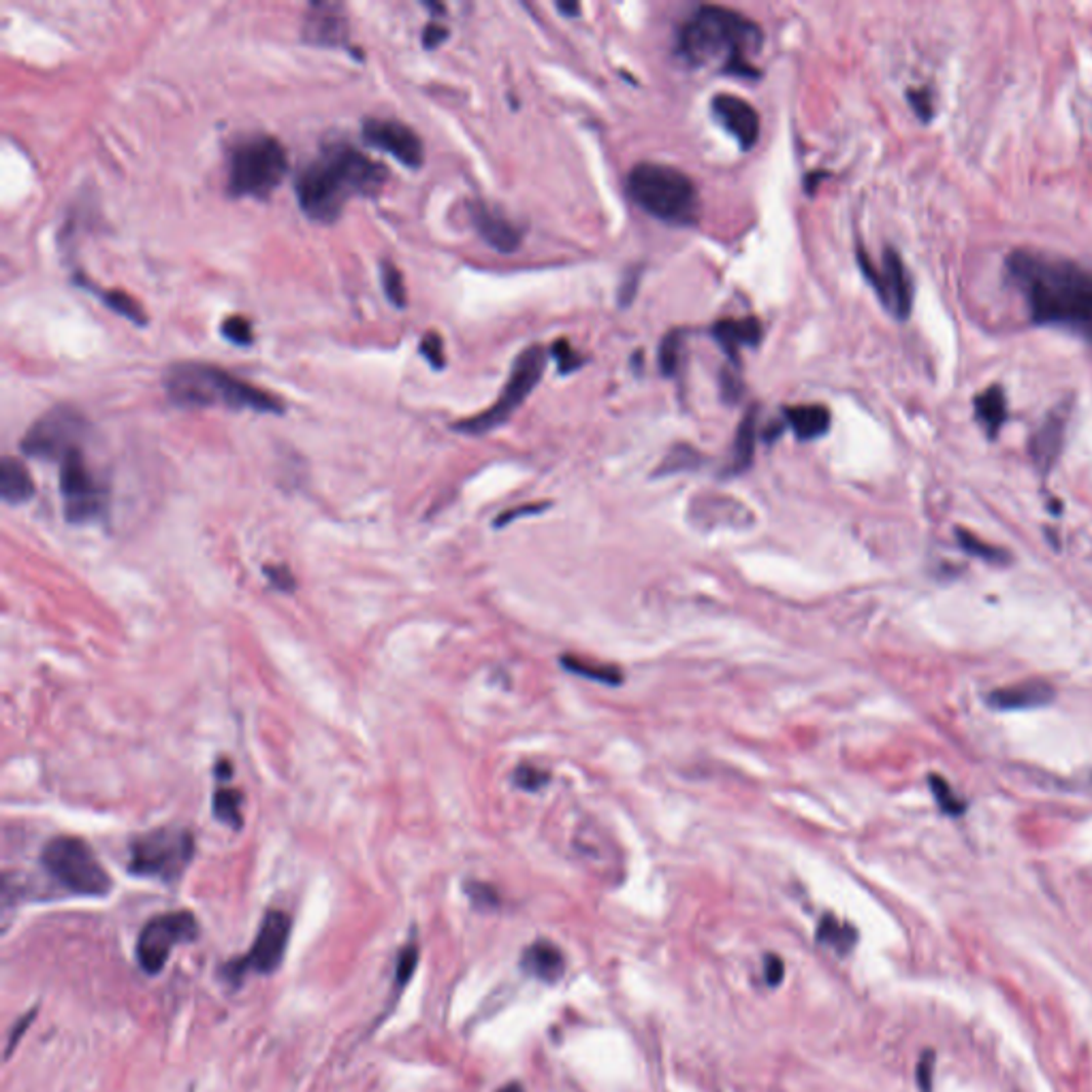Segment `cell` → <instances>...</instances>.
<instances>
[{"mask_svg": "<svg viewBox=\"0 0 1092 1092\" xmlns=\"http://www.w3.org/2000/svg\"><path fill=\"white\" fill-rule=\"evenodd\" d=\"M1005 265L1037 325L1067 329L1092 342V269L1028 248L1013 250Z\"/></svg>", "mask_w": 1092, "mask_h": 1092, "instance_id": "1", "label": "cell"}, {"mask_svg": "<svg viewBox=\"0 0 1092 1092\" xmlns=\"http://www.w3.org/2000/svg\"><path fill=\"white\" fill-rule=\"evenodd\" d=\"M388 179V169L354 145L337 141L325 145L295 177L301 212L319 224H333L354 197H376Z\"/></svg>", "mask_w": 1092, "mask_h": 1092, "instance_id": "2", "label": "cell"}, {"mask_svg": "<svg viewBox=\"0 0 1092 1092\" xmlns=\"http://www.w3.org/2000/svg\"><path fill=\"white\" fill-rule=\"evenodd\" d=\"M762 39L760 26L747 15L717 5H705L683 24L679 33V54L691 67L719 62L725 73L756 80L760 71L749 62V56L758 54Z\"/></svg>", "mask_w": 1092, "mask_h": 1092, "instance_id": "3", "label": "cell"}, {"mask_svg": "<svg viewBox=\"0 0 1092 1092\" xmlns=\"http://www.w3.org/2000/svg\"><path fill=\"white\" fill-rule=\"evenodd\" d=\"M163 386L167 397L179 408L224 406L265 414L284 412V404L276 395L207 363H173L165 370Z\"/></svg>", "mask_w": 1092, "mask_h": 1092, "instance_id": "4", "label": "cell"}, {"mask_svg": "<svg viewBox=\"0 0 1092 1092\" xmlns=\"http://www.w3.org/2000/svg\"><path fill=\"white\" fill-rule=\"evenodd\" d=\"M628 195L642 212L666 224L691 226L700 216L694 179L677 167L640 163L628 175Z\"/></svg>", "mask_w": 1092, "mask_h": 1092, "instance_id": "5", "label": "cell"}, {"mask_svg": "<svg viewBox=\"0 0 1092 1092\" xmlns=\"http://www.w3.org/2000/svg\"><path fill=\"white\" fill-rule=\"evenodd\" d=\"M226 171L230 197L267 199L289 173V154L274 135H244L228 150Z\"/></svg>", "mask_w": 1092, "mask_h": 1092, "instance_id": "6", "label": "cell"}, {"mask_svg": "<svg viewBox=\"0 0 1092 1092\" xmlns=\"http://www.w3.org/2000/svg\"><path fill=\"white\" fill-rule=\"evenodd\" d=\"M47 875L77 896L100 898L112 892V877L98 863L92 847L77 837L51 839L41 851Z\"/></svg>", "mask_w": 1092, "mask_h": 1092, "instance_id": "7", "label": "cell"}, {"mask_svg": "<svg viewBox=\"0 0 1092 1092\" xmlns=\"http://www.w3.org/2000/svg\"><path fill=\"white\" fill-rule=\"evenodd\" d=\"M195 855V837L186 828H156L137 837L131 845L128 871L173 883L186 873Z\"/></svg>", "mask_w": 1092, "mask_h": 1092, "instance_id": "8", "label": "cell"}, {"mask_svg": "<svg viewBox=\"0 0 1092 1092\" xmlns=\"http://www.w3.org/2000/svg\"><path fill=\"white\" fill-rule=\"evenodd\" d=\"M546 368V350L540 344L528 346L521 354L514 359V366L510 372V378L506 386L502 388L500 400L493 404L489 410L470 416V419L459 421L453 425L455 431L467 433V435H482L493 429L504 425L514 410L521 406L530 393L536 388V384L542 380Z\"/></svg>", "mask_w": 1092, "mask_h": 1092, "instance_id": "9", "label": "cell"}, {"mask_svg": "<svg viewBox=\"0 0 1092 1092\" xmlns=\"http://www.w3.org/2000/svg\"><path fill=\"white\" fill-rule=\"evenodd\" d=\"M60 496L69 523L100 521L108 514V489L92 474L82 447L69 451L60 461Z\"/></svg>", "mask_w": 1092, "mask_h": 1092, "instance_id": "10", "label": "cell"}, {"mask_svg": "<svg viewBox=\"0 0 1092 1092\" xmlns=\"http://www.w3.org/2000/svg\"><path fill=\"white\" fill-rule=\"evenodd\" d=\"M291 928H293L291 916L278 912V909H271V912L265 914L252 948L242 958L226 962L222 975L238 985L244 981L248 973H261V975L274 973L282 965L286 948H289Z\"/></svg>", "mask_w": 1092, "mask_h": 1092, "instance_id": "11", "label": "cell"}, {"mask_svg": "<svg viewBox=\"0 0 1092 1092\" xmlns=\"http://www.w3.org/2000/svg\"><path fill=\"white\" fill-rule=\"evenodd\" d=\"M86 419L67 406L45 412L22 439V453L29 457L60 461L69 451L80 447L86 435Z\"/></svg>", "mask_w": 1092, "mask_h": 1092, "instance_id": "12", "label": "cell"}, {"mask_svg": "<svg viewBox=\"0 0 1092 1092\" xmlns=\"http://www.w3.org/2000/svg\"><path fill=\"white\" fill-rule=\"evenodd\" d=\"M199 937V922L193 912H171L152 918L139 932L137 958L148 975H159L179 943Z\"/></svg>", "mask_w": 1092, "mask_h": 1092, "instance_id": "13", "label": "cell"}, {"mask_svg": "<svg viewBox=\"0 0 1092 1092\" xmlns=\"http://www.w3.org/2000/svg\"><path fill=\"white\" fill-rule=\"evenodd\" d=\"M857 263H860L865 278L871 282L881 303L890 309V314L898 321H907L914 305V284L900 254L894 248H886L881 267H877L869 254L863 248H857Z\"/></svg>", "mask_w": 1092, "mask_h": 1092, "instance_id": "14", "label": "cell"}, {"mask_svg": "<svg viewBox=\"0 0 1092 1092\" xmlns=\"http://www.w3.org/2000/svg\"><path fill=\"white\" fill-rule=\"evenodd\" d=\"M363 139L368 145L395 156V159L410 169L423 167L425 148L421 137L410 126L400 120L388 118H368L363 122Z\"/></svg>", "mask_w": 1092, "mask_h": 1092, "instance_id": "15", "label": "cell"}, {"mask_svg": "<svg viewBox=\"0 0 1092 1092\" xmlns=\"http://www.w3.org/2000/svg\"><path fill=\"white\" fill-rule=\"evenodd\" d=\"M303 41L321 47L348 45V19L337 3H311L303 17Z\"/></svg>", "mask_w": 1092, "mask_h": 1092, "instance_id": "16", "label": "cell"}, {"mask_svg": "<svg viewBox=\"0 0 1092 1092\" xmlns=\"http://www.w3.org/2000/svg\"><path fill=\"white\" fill-rule=\"evenodd\" d=\"M713 114L734 135L743 150H751L760 137V116L749 100L734 94H717L713 98Z\"/></svg>", "mask_w": 1092, "mask_h": 1092, "instance_id": "17", "label": "cell"}, {"mask_svg": "<svg viewBox=\"0 0 1092 1092\" xmlns=\"http://www.w3.org/2000/svg\"><path fill=\"white\" fill-rule=\"evenodd\" d=\"M472 224L478 230V236L493 248L502 254L514 252L521 246V233L518 228L500 212L491 210L485 203H474L470 207Z\"/></svg>", "mask_w": 1092, "mask_h": 1092, "instance_id": "18", "label": "cell"}, {"mask_svg": "<svg viewBox=\"0 0 1092 1092\" xmlns=\"http://www.w3.org/2000/svg\"><path fill=\"white\" fill-rule=\"evenodd\" d=\"M1064 425H1067V414L1058 410L1048 414L1046 421L1035 431L1028 451L1039 472L1048 474L1056 463L1064 439Z\"/></svg>", "mask_w": 1092, "mask_h": 1092, "instance_id": "19", "label": "cell"}, {"mask_svg": "<svg viewBox=\"0 0 1092 1092\" xmlns=\"http://www.w3.org/2000/svg\"><path fill=\"white\" fill-rule=\"evenodd\" d=\"M1054 700V687L1046 681H1024L1009 687H1001L991 694L988 702L999 711H1020V709H1037L1046 707Z\"/></svg>", "mask_w": 1092, "mask_h": 1092, "instance_id": "20", "label": "cell"}, {"mask_svg": "<svg viewBox=\"0 0 1092 1092\" xmlns=\"http://www.w3.org/2000/svg\"><path fill=\"white\" fill-rule=\"evenodd\" d=\"M713 337L732 361L739 359V348H753L762 340V323L758 319H725L713 327Z\"/></svg>", "mask_w": 1092, "mask_h": 1092, "instance_id": "21", "label": "cell"}, {"mask_svg": "<svg viewBox=\"0 0 1092 1092\" xmlns=\"http://www.w3.org/2000/svg\"><path fill=\"white\" fill-rule=\"evenodd\" d=\"M521 967L540 981L553 983L565 973V956L551 941H536L523 952Z\"/></svg>", "mask_w": 1092, "mask_h": 1092, "instance_id": "22", "label": "cell"}, {"mask_svg": "<svg viewBox=\"0 0 1092 1092\" xmlns=\"http://www.w3.org/2000/svg\"><path fill=\"white\" fill-rule=\"evenodd\" d=\"M0 496L7 504H24L33 500L35 482L26 465L13 457H5L0 463Z\"/></svg>", "mask_w": 1092, "mask_h": 1092, "instance_id": "23", "label": "cell"}, {"mask_svg": "<svg viewBox=\"0 0 1092 1092\" xmlns=\"http://www.w3.org/2000/svg\"><path fill=\"white\" fill-rule=\"evenodd\" d=\"M786 423L798 439H817L830 429V410L826 406H794L786 410Z\"/></svg>", "mask_w": 1092, "mask_h": 1092, "instance_id": "24", "label": "cell"}, {"mask_svg": "<svg viewBox=\"0 0 1092 1092\" xmlns=\"http://www.w3.org/2000/svg\"><path fill=\"white\" fill-rule=\"evenodd\" d=\"M973 406H975V419L983 425L988 435L995 437L1001 431L1003 423L1007 421V400H1005L1003 388L999 384L988 386L983 393L975 397Z\"/></svg>", "mask_w": 1092, "mask_h": 1092, "instance_id": "25", "label": "cell"}, {"mask_svg": "<svg viewBox=\"0 0 1092 1092\" xmlns=\"http://www.w3.org/2000/svg\"><path fill=\"white\" fill-rule=\"evenodd\" d=\"M817 941L832 948L839 956H845L855 948L857 932L851 924L841 922L835 916H824L817 926Z\"/></svg>", "mask_w": 1092, "mask_h": 1092, "instance_id": "26", "label": "cell"}, {"mask_svg": "<svg viewBox=\"0 0 1092 1092\" xmlns=\"http://www.w3.org/2000/svg\"><path fill=\"white\" fill-rule=\"evenodd\" d=\"M756 437H758L756 408H751L747 412L745 419L741 421L739 431H737L734 449H732V470L734 472H745L747 467H749V463L753 459V453H756Z\"/></svg>", "mask_w": 1092, "mask_h": 1092, "instance_id": "27", "label": "cell"}, {"mask_svg": "<svg viewBox=\"0 0 1092 1092\" xmlns=\"http://www.w3.org/2000/svg\"><path fill=\"white\" fill-rule=\"evenodd\" d=\"M80 284L84 286V289H92V293H96L98 299L106 301V305L110 309H114L116 314H120L122 319L131 321L133 325H139V327H143L148 323V317L143 314L141 305L131 295H126L124 291H100V289H94V286L90 282H86V280H80Z\"/></svg>", "mask_w": 1092, "mask_h": 1092, "instance_id": "28", "label": "cell"}, {"mask_svg": "<svg viewBox=\"0 0 1092 1092\" xmlns=\"http://www.w3.org/2000/svg\"><path fill=\"white\" fill-rule=\"evenodd\" d=\"M561 664L572 674H579V677H585V679H591V681H597V683L619 685L623 681L621 670L615 668V666H608V664H593V662L581 660L577 656H563Z\"/></svg>", "mask_w": 1092, "mask_h": 1092, "instance_id": "29", "label": "cell"}, {"mask_svg": "<svg viewBox=\"0 0 1092 1092\" xmlns=\"http://www.w3.org/2000/svg\"><path fill=\"white\" fill-rule=\"evenodd\" d=\"M214 815L230 828H242V792L218 788L214 794Z\"/></svg>", "mask_w": 1092, "mask_h": 1092, "instance_id": "30", "label": "cell"}, {"mask_svg": "<svg viewBox=\"0 0 1092 1092\" xmlns=\"http://www.w3.org/2000/svg\"><path fill=\"white\" fill-rule=\"evenodd\" d=\"M683 335H685L683 329H674L664 337V342L660 346V368L666 378L677 376L679 372L681 356H683Z\"/></svg>", "mask_w": 1092, "mask_h": 1092, "instance_id": "31", "label": "cell"}, {"mask_svg": "<svg viewBox=\"0 0 1092 1092\" xmlns=\"http://www.w3.org/2000/svg\"><path fill=\"white\" fill-rule=\"evenodd\" d=\"M380 278H382L386 299L391 301L395 307L404 309L408 299H406V286H404L402 271L391 261H382L380 263Z\"/></svg>", "mask_w": 1092, "mask_h": 1092, "instance_id": "32", "label": "cell"}, {"mask_svg": "<svg viewBox=\"0 0 1092 1092\" xmlns=\"http://www.w3.org/2000/svg\"><path fill=\"white\" fill-rule=\"evenodd\" d=\"M930 788H932L934 798H937V802H939V807H941L946 813H950V815H962V813H965L967 804L962 802V800L952 792V788L946 784V779H943V776L932 774V776H930Z\"/></svg>", "mask_w": 1092, "mask_h": 1092, "instance_id": "33", "label": "cell"}, {"mask_svg": "<svg viewBox=\"0 0 1092 1092\" xmlns=\"http://www.w3.org/2000/svg\"><path fill=\"white\" fill-rule=\"evenodd\" d=\"M416 965H419V946H416L414 941H410L400 952V958H397V967H395V993L397 995H402L406 983L412 979V975L416 971Z\"/></svg>", "mask_w": 1092, "mask_h": 1092, "instance_id": "34", "label": "cell"}, {"mask_svg": "<svg viewBox=\"0 0 1092 1092\" xmlns=\"http://www.w3.org/2000/svg\"><path fill=\"white\" fill-rule=\"evenodd\" d=\"M465 894L470 896L472 905L480 909V912H491V909L500 907V894L493 890L489 883H480V881L465 883Z\"/></svg>", "mask_w": 1092, "mask_h": 1092, "instance_id": "35", "label": "cell"}, {"mask_svg": "<svg viewBox=\"0 0 1092 1092\" xmlns=\"http://www.w3.org/2000/svg\"><path fill=\"white\" fill-rule=\"evenodd\" d=\"M222 335L226 337L228 342L238 344V346H250L254 342V333H252V325L248 319L244 317H228L224 323H222Z\"/></svg>", "mask_w": 1092, "mask_h": 1092, "instance_id": "36", "label": "cell"}, {"mask_svg": "<svg viewBox=\"0 0 1092 1092\" xmlns=\"http://www.w3.org/2000/svg\"><path fill=\"white\" fill-rule=\"evenodd\" d=\"M514 784L518 788H523L528 792H538L542 790L546 784H549V774H546L544 770L536 768V766H530V764H523L518 766L514 770Z\"/></svg>", "mask_w": 1092, "mask_h": 1092, "instance_id": "37", "label": "cell"}, {"mask_svg": "<svg viewBox=\"0 0 1092 1092\" xmlns=\"http://www.w3.org/2000/svg\"><path fill=\"white\" fill-rule=\"evenodd\" d=\"M553 356L557 361L559 374L577 372L581 366H585V359L575 348H572L565 340H559V342L553 344Z\"/></svg>", "mask_w": 1092, "mask_h": 1092, "instance_id": "38", "label": "cell"}, {"mask_svg": "<svg viewBox=\"0 0 1092 1092\" xmlns=\"http://www.w3.org/2000/svg\"><path fill=\"white\" fill-rule=\"evenodd\" d=\"M958 536H960L962 549L969 551V553H973V555H977V557H983V559H988V561H1005V559H1007L1003 551L995 549V546H991V544L979 542L975 536H971V534H967V532H958Z\"/></svg>", "mask_w": 1092, "mask_h": 1092, "instance_id": "39", "label": "cell"}, {"mask_svg": "<svg viewBox=\"0 0 1092 1092\" xmlns=\"http://www.w3.org/2000/svg\"><path fill=\"white\" fill-rule=\"evenodd\" d=\"M421 352H423V356L431 363V368L442 370V368L447 366V359H445V342H442V337H439L435 331H429L427 335H423Z\"/></svg>", "mask_w": 1092, "mask_h": 1092, "instance_id": "40", "label": "cell"}, {"mask_svg": "<svg viewBox=\"0 0 1092 1092\" xmlns=\"http://www.w3.org/2000/svg\"><path fill=\"white\" fill-rule=\"evenodd\" d=\"M907 98H909V106H912V110L918 114L920 120L928 122L934 114L932 110V96L926 88H918V90H909L907 92Z\"/></svg>", "mask_w": 1092, "mask_h": 1092, "instance_id": "41", "label": "cell"}, {"mask_svg": "<svg viewBox=\"0 0 1092 1092\" xmlns=\"http://www.w3.org/2000/svg\"><path fill=\"white\" fill-rule=\"evenodd\" d=\"M265 575L267 579L274 583V587H278L280 591H293L295 589V579L289 572V568L284 565H267L265 568Z\"/></svg>", "mask_w": 1092, "mask_h": 1092, "instance_id": "42", "label": "cell"}, {"mask_svg": "<svg viewBox=\"0 0 1092 1092\" xmlns=\"http://www.w3.org/2000/svg\"><path fill=\"white\" fill-rule=\"evenodd\" d=\"M784 975H786V965L784 960L774 956V954H768L766 960H764V977H766V983L770 988H776L779 983L784 981Z\"/></svg>", "mask_w": 1092, "mask_h": 1092, "instance_id": "43", "label": "cell"}, {"mask_svg": "<svg viewBox=\"0 0 1092 1092\" xmlns=\"http://www.w3.org/2000/svg\"><path fill=\"white\" fill-rule=\"evenodd\" d=\"M932 1069H934V1054L926 1052L918 1062V1084L922 1092H930L932 1086Z\"/></svg>", "mask_w": 1092, "mask_h": 1092, "instance_id": "44", "label": "cell"}, {"mask_svg": "<svg viewBox=\"0 0 1092 1092\" xmlns=\"http://www.w3.org/2000/svg\"><path fill=\"white\" fill-rule=\"evenodd\" d=\"M447 37H449V31L445 29V26H439V24L433 22V24L427 26L425 33H423V45L427 49H435L439 43L447 41Z\"/></svg>", "mask_w": 1092, "mask_h": 1092, "instance_id": "45", "label": "cell"}, {"mask_svg": "<svg viewBox=\"0 0 1092 1092\" xmlns=\"http://www.w3.org/2000/svg\"><path fill=\"white\" fill-rule=\"evenodd\" d=\"M721 384H723V388H721L723 400L734 404L741 397V393H743V384L737 380V376L727 374V372L721 376Z\"/></svg>", "mask_w": 1092, "mask_h": 1092, "instance_id": "46", "label": "cell"}, {"mask_svg": "<svg viewBox=\"0 0 1092 1092\" xmlns=\"http://www.w3.org/2000/svg\"><path fill=\"white\" fill-rule=\"evenodd\" d=\"M35 1016H37V1011H31V1013H29V1016H24V1018H22L19 1022H15V1028H13V1031H11V1035H9V1046H7V1056H11V1052H13L15 1044L19 1042V1037H22V1033H24L26 1028H29V1022H31V1020H33Z\"/></svg>", "mask_w": 1092, "mask_h": 1092, "instance_id": "47", "label": "cell"}, {"mask_svg": "<svg viewBox=\"0 0 1092 1092\" xmlns=\"http://www.w3.org/2000/svg\"><path fill=\"white\" fill-rule=\"evenodd\" d=\"M542 508H544V506H523V508H514V510H510V512H506V514H502V516L498 518V526H506V523H510L512 518H516V516L532 514V512H540Z\"/></svg>", "mask_w": 1092, "mask_h": 1092, "instance_id": "48", "label": "cell"}, {"mask_svg": "<svg viewBox=\"0 0 1092 1092\" xmlns=\"http://www.w3.org/2000/svg\"><path fill=\"white\" fill-rule=\"evenodd\" d=\"M557 9H559L561 13H565L568 17H577L579 11H581V7H579L577 3H557Z\"/></svg>", "mask_w": 1092, "mask_h": 1092, "instance_id": "49", "label": "cell"}, {"mask_svg": "<svg viewBox=\"0 0 1092 1092\" xmlns=\"http://www.w3.org/2000/svg\"><path fill=\"white\" fill-rule=\"evenodd\" d=\"M498 1092H523V1088H521V1086H518V1084H508V1086L500 1088Z\"/></svg>", "mask_w": 1092, "mask_h": 1092, "instance_id": "50", "label": "cell"}]
</instances>
